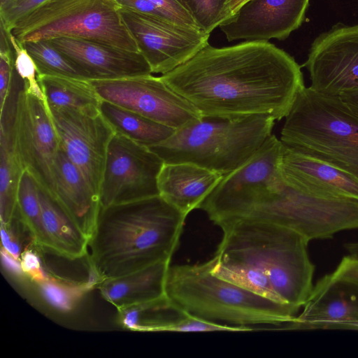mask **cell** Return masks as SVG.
<instances>
[{"mask_svg": "<svg viewBox=\"0 0 358 358\" xmlns=\"http://www.w3.org/2000/svg\"><path fill=\"white\" fill-rule=\"evenodd\" d=\"M301 68L293 57L268 41L224 48L208 43L160 77L203 116L266 115L280 120L305 87Z\"/></svg>", "mask_w": 358, "mask_h": 358, "instance_id": "obj_1", "label": "cell"}, {"mask_svg": "<svg viewBox=\"0 0 358 358\" xmlns=\"http://www.w3.org/2000/svg\"><path fill=\"white\" fill-rule=\"evenodd\" d=\"M186 217L159 195L101 208L89 240L90 270L101 282L171 263Z\"/></svg>", "mask_w": 358, "mask_h": 358, "instance_id": "obj_2", "label": "cell"}, {"mask_svg": "<svg viewBox=\"0 0 358 358\" xmlns=\"http://www.w3.org/2000/svg\"><path fill=\"white\" fill-rule=\"evenodd\" d=\"M222 240L214 255L245 264L269 281L278 301L298 310L314 287L315 265L309 241L299 232L278 224L236 219L217 225Z\"/></svg>", "mask_w": 358, "mask_h": 358, "instance_id": "obj_3", "label": "cell"}, {"mask_svg": "<svg viewBox=\"0 0 358 358\" xmlns=\"http://www.w3.org/2000/svg\"><path fill=\"white\" fill-rule=\"evenodd\" d=\"M165 294L190 315L229 325H284L299 311L215 275L209 260L170 264Z\"/></svg>", "mask_w": 358, "mask_h": 358, "instance_id": "obj_4", "label": "cell"}, {"mask_svg": "<svg viewBox=\"0 0 358 358\" xmlns=\"http://www.w3.org/2000/svg\"><path fill=\"white\" fill-rule=\"evenodd\" d=\"M275 119L251 115L227 119L203 116L150 146L164 163H192L223 176L248 161L272 134Z\"/></svg>", "mask_w": 358, "mask_h": 358, "instance_id": "obj_5", "label": "cell"}, {"mask_svg": "<svg viewBox=\"0 0 358 358\" xmlns=\"http://www.w3.org/2000/svg\"><path fill=\"white\" fill-rule=\"evenodd\" d=\"M280 140L358 178V115L339 96L305 87L285 117Z\"/></svg>", "mask_w": 358, "mask_h": 358, "instance_id": "obj_6", "label": "cell"}, {"mask_svg": "<svg viewBox=\"0 0 358 358\" xmlns=\"http://www.w3.org/2000/svg\"><path fill=\"white\" fill-rule=\"evenodd\" d=\"M121 8L116 0H48L19 20L11 32L22 44L70 37L140 52Z\"/></svg>", "mask_w": 358, "mask_h": 358, "instance_id": "obj_7", "label": "cell"}, {"mask_svg": "<svg viewBox=\"0 0 358 358\" xmlns=\"http://www.w3.org/2000/svg\"><path fill=\"white\" fill-rule=\"evenodd\" d=\"M12 148L41 189L55 197V162L61 143L45 100L24 88L17 95L8 126Z\"/></svg>", "mask_w": 358, "mask_h": 358, "instance_id": "obj_8", "label": "cell"}, {"mask_svg": "<svg viewBox=\"0 0 358 358\" xmlns=\"http://www.w3.org/2000/svg\"><path fill=\"white\" fill-rule=\"evenodd\" d=\"M101 100L114 103L175 130L203 115L152 73L115 79L90 80Z\"/></svg>", "mask_w": 358, "mask_h": 358, "instance_id": "obj_9", "label": "cell"}, {"mask_svg": "<svg viewBox=\"0 0 358 358\" xmlns=\"http://www.w3.org/2000/svg\"><path fill=\"white\" fill-rule=\"evenodd\" d=\"M163 164L148 146L115 133L100 187L101 208L159 195L157 177Z\"/></svg>", "mask_w": 358, "mask_h": 358, "instance_id": "obj_10", "label": "cell"}, {"mask_svg": "<svg viewBox=\"0 0 358 358\" xmlns=\"http://www.w3.org/2000/svg\"><path fill=\"white\" fill-rule=\"evenodd\" d=\"M121 14L152 74L171 71L208 43L210 34L202 30L122 7Z\"/></svg>", "mask_w": 358, "mask_h": 358, "instance_id": "obj_11", "label": "cell"}, {"mask_svg": "<svg viewBox=\"0 0 358 358\" xmlns=\"http://www.w3.org/2000/svg\"><path fill=\"white\" fill-rule=\"evenodd\" d=\"M303 66L310 87L320 94L339 96L358 90V24L338 23L319 35Z\"/></svg>", "mask_w": 358, "mask_h": 358, "instance_id": "obj_12", "label": "cell"}, {"mask_svg": "<svg viewBox=\"0 0 358 358\" xmlns=\"http://www.w3.org/2000/svg\"><path fill=\"white\" fill-rule=\"evenodd\" d=\"M49 109L62 150L99 199L108 147L115 131L101 112L90 115L68 108Z\"/></svg>", "mask_w": 358, "mask_h": 358, "instance_id": "obj_13", "label": "cell"}, {"mask_svg": "<svg viewBox=\"0 0 358 358\" xmlns=\"http://www.w3.org/2000/svg\"><path fill=\"white\" fill-rule=\"evenodd\" d=\"M310 0H249L218 26L228 41L286 39L303 22Z\"/></svg>", "mask_w": 358, "mask_h": 358, "instance_id": "obj_14", "label": "cell"}, {"mask_svg": "<svg viewBox=\"0 0 358 358\" xmlns=\"http://www.w3.org/2000/svg\"><path fill=\"white\" fill-rule=\"evenodd\" d=\"M280 329L358 331V285L336 279L331 273L322 276L301 313Z\"/></svg>", "mask_w": 358, "mask_h": 358, "instance_id": "obj_15", "label": "cell"}, {"mask_svg": "<svg viewBox=\"0 0 358 358\" xmlns=\"http://www.w3.org/2000/svg\"><path fill=\"white\" fill-rule=\"evenodd\" d=\"M279 168L284 181L303 192L358 201V178L327 162L283 144Z\"/></svg>", "mask_w": 358, "mask_h": 358, "instance_id": "obj_16", "label": "cell"}, {"mask_svg": "<svg viewBox=\"0 0 358 358\" xmlns=\"http://www.w3.org/2000/svg\"><path fill=\"white\" fill-rule=\"evenodd\" d=\"M48 40L86 72L90 80L152 73L149 64L140 52L76 38L57 37Z\"/></svg>", "mask_w": 358, "mask_h": 358, "instance_id": "obj_17", "label": "cell"}, {"mask_svg": "<svg viewBox=\"0 0 358 358\" xmlns=\"http://www.w3.org/2000/svg\"><path fill=\"white\" fill-rule=\"evenodd\" d=\"M283 143L271 134L244 164L224 175L199 209L226 201L255 187L283 180L279 168Z\"/></svg>", "mask_w": 358, "mask_h": 358, "instance_id": "obj_18", "label": "cell"}, {"mask_svg": "<svg viewBox=\"0 0 358 358\" xmlns=\"http://www.w3.org/2000/svg\"><path fill=\"white\" fill-rule=\"evenodd\" d=\"M55 177L53 201L90 240L101 208L100 201L62 148L56 159Z\"/></svg>", "mask_w": 358, "mask_h": 358, "instance_id": "obj_19", "label": "cell"}, {"mask_svg": "<svg viewBox=\"0 0 358 358\" xmlns=\"http://www.w3.org/2000/svg\"><path fill=\"white\" fill-rule=\"evenodd\" d=\"M223 175L192 163H164L157 177L159 195L186 217L201 203Z\"/></svg>", "mask_w": 358, "mask_h": 358, "instance_id": "obj_20", "label": "cell"}, {"mask_svg": "<svg viewBox=\"0 0 358 358\" xmlns=\"http://www.w3.org/2000/svg\"><path fill=\"white\" fill-rule=\"evenodd\" d=\"M170 262L150 266L130 274L108 279L97 286L101 296L117 310L157 299L165 294Z\"/></svg>", "mask_w": 358, "mask_h": 358, "instance_id": "obj_21", "label": "cell"}, {"mask_svg": "<svg viewBox=\"0 0 358 358\" xmlns=\"http://www.w3.org/2000/svg\"><path fill=\"white\" fill-rule=\"evenodd\" d=\"M39 198L50 252L71 260L84 257L88 250L89 239L52 198L41 189Z\"/></svg>", "mask_w": 358, "mask_h": 358, "instance_id": "obj_22", "label": "cell"}, {"mask_svg": "<svg viewBox=\"0 0 358 358\" xmlns=\"http://www.w3.org/2000/svg\"><path fill=\"white\" fill-rule=\"evenodd\" d=\"M50 108H68L86 114L100 113L101 99L90 80L58 76L37 75Z\"/></svg>", "mask_w": 358, "mask_h": 358, "instance_id": "obj_23", "label": "cell"}, {"mask_svg": "<svg viewBox=\"0 0 358 358\" xmlns=\"http://www.w3.org/2000/svg\"><path fill=\"white\" fill-rule=\"evenodd\" d=\"M100 112L115 133L150 147L170 137L174 129L155 122L135 112L101 101Z\"/></svg>", "mask_w": 358, "mask_h": 358, "instance_id": "obj_24", "label": "cell"}, {"mask_svg": "<svg viewBox=\"0 0 358 358\" xmlns=\"http://www.w3.org/2000/svg\"><path fill=\"white\" fill-rule=\"evenodd\" d=\"M123 327L138 331H168L187 313L164 296L141 304L117 310Z\"/></svg>", "mask_w": 358, "mask_h": 358, "instance_id": "obj_25", "label": "cell"}, {"mask_svg": "<svg viewBox=\"0 0 358 358\" xmlns=\"http://www.w3.org/2000/svg\"><path fill=\"white\" fill-rule=\"evenodd\" d=\"M24 171L12 148L8 126L1 122L0 131V217L9 223L15 216L21 175Z\"/></svg>", "mask_w": 358, "mask_h": 358, "instance_id": "obj_26", "label": "cell"}, {"mask_svg": "<svg viewBox=\"0 0 358 358\" xmlns=\"http://www.w3.org/2000/svg\"><path fill=\"white\" fill-rule=\"evenodd\" d=\"M39 189L35 179L24 169L20 180L15 215L24 225L32 242L42 250L50 252V243L43 222Z\"/></svg>", "mask_w": 358, "mask_h": 358, "instance_id": "obj_27", "label": "cell"}, {"mask_svg": "<svg viewBox=\"0 0 358 358\" xmlns=\"http://www.w3.org/2000/svg\"><path fill=\"white\" fill-rule=\"evenodd\" d=\"M23 45L36 64L37 75H58L90 80L86 72L48 40L27 41Z\"/></svg>", "mask_w": 358, "mask_h": 358, "instance_id": "obj_28", "label": "cell"}, {"mask_svg": "<svg viewBox=\"0 0 358 358\" xmlns=\"http://www.w3.org/2000/svg\"><path fill=\"white\" fill-rule=\"evenodd\" d=\"M36 284L45 303L62 313L72 311L85 293L92 288L88 282L74 283L50 277Z\"/></svg>", "mask_w": 358, "mask_h": 358, "instance_id": "obj_29", "label": "cell"}, {"mask_svg": "<svg viewBox=\"0 0 358 358\" xmlns=\"http://www.w3.org/2000/svg\"><path fill=\"white\" fill-rule=\"evenodd\" d=\"M199 28L207 34L218 27L227 16L228 0H178Z\"/></svg>", "mask_w": 358, "mask_h": 358, "instance_id": "obj_30", "label": "cell"}, {"mask_svg": "<svg viewBox=\"0 0 358 358\" xmlns=\"http://www.w3.org/2000/svg\"><path fill=\"white\" fill-rule=\"evenodd\" d=\"M8 36L14 52V66L23 81V88L29 93L45 100L43 92L37 79L36 64L22 43L17 41L11 31Z\"/></svg>", "mask_w": 358, "mask_h": 358, "instance_id": "obj_31", "label": "cell"}, {"mask_svg": "<svg viewBox=\"0 0 358 358\" xmlns=\"http://www.w3.org/2000/svg\"><path fill=\"white\" fill-rule=\"evenodd\" d=\"M254 330L246 326H235L211 322L189 314L178 322L173 324L168 331H246Z\"/></svg>", "mask_w": 358, "mask_h": 358, "instance_id": "obj_32", "label": "cell"}, {"mask_svg": "<svg viewBox=\"0 0 358 358\" xmlns=\"http://www.w3.org/2000/svg\"><path fill=\"white\" fill-rule=\"evenodd\" d=\"M48 0H9L0 5V23L11 31L22 17Z\"/></svg>", "mask_w": 358, "mask_h": 358, "instance_id": "obj_33", "label": "cell"}, {"mask_svg": "<svg viewBox=\"0 0 358 358\" xmlns=\"http://www.w3.org/2000/svg\"><path fill=\"white\" fill-rule=\"evenodd\" d=\"M164 17L185 27L201 30L178 0H148Z\"/></svg>", "mask_w": 358, "mask_h": 358, "instance_id": "obj_34", "label": "cell"}, {"mask_svg": "<svg viewBox=\"0 0 358 358\" xmlns=\"http://www.w3.org/2000/svg\"><path fill=\"white\" fill-rule=\"evenodd\" d=\"M14 66V52L0 51V117L3 115L9 96Z\"/></svg>", "mask_w": 358, "mask_h": 358, "instance_id": "obj_35", "label": "cell"}, {"mask_svg": "<svg viewBox=\"0 0 358 358\" xmlns=\"http://www.w3.org/2000/svg\"><path fill=\"white\" fill-rule=\"evenodd\" d=\"M20 224V219L15 215L8 224H1V248L15 258L20 260L22 253L20 231L18 229Z\"/></svg>", "mask_w": 358, "mask_h": 358, "instance_id": "obj_36", "label": "cell"}, {"mask_svg": "<svg viewBox=\"0 0 358 358\" xmlns=\"http://www.w3.org/2000/svg\"><path fill=\"white\" fill-rule=\"evenodd\" d=\"M20 263L24 275L34 283L48 278L41 267L39 257L33 250L25 249L21 255Z\"/></svg>", "mask_w": 358, "mask_h": 358, "instance_id": "obj_37", "label": "cell"}, {"mask_svg": "<svg viewBox=\"0 0 358 358\" xmlns=\"http://www.w3.org/2000/svg\"><path fill=\"white\" fill-rule=\"evenodd\" d=\"M331 273L336 279L358 285V258L350 255L344 256Z\"/></svg>", "mask_w": 358, "mask_h": 358, "instance_id": "obj_38", "label": "cell"}, {"mask_svg": "<svg viewBox=\"0 0 358 358\" xmlns=\"http://www.w3.org/2000/svg\"><path fill=\"white\" fill-rule=\"evenodd\" d=\"M116 1L122 8L132 11L165 18L161 12L148 0H116Z\"/></svg>", "mask_w": 358, "mask_h": 358, "instance_id": "obj_39", "label": "cell"}, {"mask_svg": "<svg viewBox=\"0 0 358 358\" xmlns=\"http://www.w3.org/2000/svg\"><path fill=\"white\" fill-rule=\"evenodd\" d=\"M1 261L3 266L10 273L17 275L22 276L24 275L22 266L20 260L15 258L8 252H7L3 248L1 250Z\"/></svg>", "mask_w": 358, "mask_h": 358, "instance_id": "obj_40", "label": "cell"}, {"mask_svg": "<svg viewBox=\"0 0 358 358\" xmlns=\"http://www.w3.org/2000/svg\"><path fill=\"white\" fill-rule=\"evenodd\" d=\"M339 97L358 115V90L345 92Z\"/></svg>", "mask_w": 358, "mask_h": 358, "instance_id": "obj_41", "label": "cell"}, {"mask_svg": "<svg viewBox=\"0 0 358 358\" xmlns=\"http://www.w3.org/2000/svg\"><path fill=\"white\" fill-rule=\"evenodd\" d=\"M248 1L249 0H228L227 4V17L234 14L242 5H243Z\"/></svg>", "mask_w": 358, "mask_h": 358, "instance_id": "obj_42", "label": "cell"}, {"mask_svg": "<svg viewBox=\"0 0 358 358\" xmlns=\"http://www.w3.org/2000/svg\"><path fill=\"white\" fill-rule=\"evenodd\" d=\"M345 249L348 255L358 258V242H350L344 244Z\"/></svg>", "mask_w": 358, "mask_h": 358, "instance_id": "obj_43", "label": "cell"}, {"mask_svg": "<svg viewBox=\"0 0 358 358\" xmlns=\"http://www.w3.org/2000/svg\"><path fill=\"white\" fill-rule=\"evenodd\" d=\"M8 1H9V0H0V5L3 4L4 3H6Z\"/></svg>", "mask_w": 358, "mask_h": 358, "instance_id": "obj_44", "label": "cell"}]
</instances>
